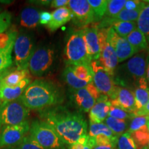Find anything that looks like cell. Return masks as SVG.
Here are the masks:
<instances>
[{"label": "cell", "mask_w": 149, "mask_h": 149, "mask_svg": "<svg viewBox=\"0 0 149 149\" xmlns=\"http://www.w3.org/2000/svg\"><path fill=\"white\" fill-rule=\"evenodd\" d=\"M40 116L55 129L65 144H73L87 135L86 121L79 112L56 106L40 111Z\"/></svg>", "instance_id": "1"}, {"label": "cell", "mask_w": 149, "mask_h": 149, "mask_svg": "<svg viewBox=\"0 0 149 149\" xmlns=\"http://www.w3.org/2000/svg\"><path fill=\"white\" fill-rule=\"evenodd\" d=\"M20 99L29 110L42 111L59 105L64 97L60 89L52 81L37 79L28 86Z\"/></svg>", "instance_id": "2"}, {"label": "cell", "mask_w": 149, "mask_h": 149, "mask_svg": "<svg viewBox=\"0 0 149 149\" xmlns=\"http://www.w3.org/2000/svg\"><path fill=\"white\" fill-rule=\"evenodd\" d=\"M148 58L145 53H138L119 66L113 76L115 85L132 91L138 87H148L146 81Z\"/></svg>", "instance_id": "3"}, {"label": "cell", "mask_w": 149, "mask_h": 149, "mask_svg": "<svg viewBox=\"0 0 149 149\" xmlns=\"http://www.w3.org/2000/svg\"><path fill=\"white\" fill-rule=\"evenodd\" d=\"M64 54L67 66L79 64L90 66L92 61L87 53L83 29L70 33L67 38Z\"/></svg>", "instance_id": "4"}, {"label": "cell", "mask_w": 149, "mask_h": 149, "mask_svg": "<svg viewBox=\"0 0 149 149\" xmlns=\"http://www.w3.org/2000/svg\"><path fill=\"white\" fill-rule=\"evenodd\" d=\"M29 135L44 149H64L65 144L55 129L42 120L31 123Z\"/></svg>", "instance_id": "5"}, {"label": "cell", "mask_w": 149, "mask_h": 149, "mask_svg": "<svg viewBox=\"0 0 149 149\" xmlns=\"http://www.w3.org/2000/svg\"><path fill=\"white\" fill-rule=\"evenodd\" d=\"M30 110L20 97L14 101L0 104V130L3 127L21 124L27 121Z\"/></svg>", "instance_id": "6"}, {"label": "cell", "mask_w": 149, "mask_h": 149, "mask_svg": "<svg viewBox=\"0 0 149 149\" xmlns=\"http://www.w3.org/2000/svg\"><path fill=\"white\" fill-rule=\"evenodd\" d=\"M35 51L32 37L26 33L18 35L14 44L15 64L17 69H29V61Z\"/></svg>", "instance_id": "7"}, {"label": "cell", "mask_w": 149, "mask_h": 149, "mask_svg": "<svg viewBox=\"0 0 149 149\" xmlns=\"http://www.w3.org/2000/svg\"><path fill=\"white\" fill-rule=\"evenodd\" d=\"M54 51L48 47L37 48L29 63L30 72L35 76H42L51 68L53 62Z\"/></svg>", "instance_id": "8"}, {"label": "cell", "mask_w": 149, "mask_h": 149, "mask_svg": "<svg viewBox=\"0 0 149 149\" xmlns=\"http://www.w3.org/2000/svg\"><path fill=\"white\" fill-rule=\"evenodd\" d=\"M91 66L93 72V84L101 94L111 99L117 86L113 77L104 69L97 60L92 61Z\"/></svg>", "instance_id": "9"}, {"label": "cell", "mask_w": 149, "mask_h": 149, "mask_svg": "<svg viewBox=\"0 0 149 149\" xmlns=\"http://www.w3.org/2000/svg\"><path fill=\"white\" fill-rule=\"evenodd\" d=\"M31 124L28 121L19 125L5 126L0 130V149L18 144L29 133Z\"/></svg>", "instance_id": "10"}, {"label": "cell", "mask_w": 149, "mask_h": 149, "mask_svg": "<svg viewBox=\"0 0 149 149\" xmlns=\"http://www.w3.org/2000/svg\"><path fill=\"white\" fill-rule=\"evenodd\" d=\"M68 8L72 14V22L79 28H86L95 22L94 13L86 0H70Z\"/></svg>", "instance_id": "11"}, {"label": "cell", "mask_w": 149, "mask_h": 149, "mask_svg": "<svg viewBox=\"0 0 149 149\" xmlns=\"http://www.w3.org/2000/svg\"><path fill=\"white\" fill-rule=\"evenodd\" d=\"M107 42L114 48L119 63L128 59L135 54V50L126 38L119 36L112 26L108 28Z\"/></svg>", "instance_id": "12"}, {"label": "cell", "mask_w": 149, "mask_h": 149, "mask_svg": "<svg viewBox=\"0 0 149 149\" xmlns=\"http://www.w3.org/2000/svg\"><path fill=\"white\" fill-rule=\"evenodd\" d=\"M110 100L112 106L120 108L131 115L136 111L135 95L133 91L130 89L117 86Z\"/></svg>", "instance_id": "13"}, {"label": "cell", "mask_w": 149, "mask_h": 149, "mask_svg": "<svg viewBox=\"0 0 149 149\" xmlns=\"http://www.w3.org/2000/svg\"><path fill=\"white\" fill-rule=\"evenodd\" d=\"M112 104L107 95H101L89 111L90 124L102 123L108 117Z\"/></svg>", "instance_id": "14"}, {"label": "cell", "mask_w": 149, "mask_h": 149, "mask_svg": "<svg viewBox=\"0 0 149 149\" xmlns=\"http://www.w3.org/2000/svg\"><path fill=\"white\" fill-rule=\"evenodd\" d=\"M97 29L96 25L83 29L87 53L91 61L98 60L102 53L99 44Z\"/></svg>", "instance_id": "15"}, {"label": "cell", "mask_w": 149, "mask_h": 149, "mask_svg": "<svg viewBox=\"0 0 149 149\" xmlns=\"http://www.w3.org/2000/svg\"><path fill=\"white\" fill-rule=\"evenodd\" d=\"M31 82L29 77L22 80L15 87H8L3 86L0 88V104L12 102L19 99Z\"/></svg>", "instance_id": "16"}, {"label": "cell", "mask_w": 149, "mask_h": 149, "mask_svg": "<svg viewBox=\"0 0 149 149\" xmlns=\"http://www.w3.org/2000/svg\"><path fill=\"white\" fill-rule=\"evenodd\" d=\"M97 61L111 76H114L115 70L119 63L118 58L114 48L108 42L102 51L100 59Z\"/></svg>", "instance_id": "17"}, {"label": "cell", "mask_w": 149, "mask_h": 149, "mask_svg": "<svg viewBox=\"0 0 149 149\" xmlns=\"http://www.w3.org/2000/svg\"><path fill=\"white\" fill-rule=\"evenodd\" d=\"M72 100L78 109L82 112H89L95 104L96 100L89 94L85 88L72 91Z\"/></svg>", "instance_id": "18"}, {"label": "cell", "mask_w": 149, "mask_h": 149, "mask_svg": "<svg viewBox=\"0 0 149 149\" xmlns=\"http://www.w3.org/2000/svg\"><path fill=\"white\" fill-rule=\"evenodd\" d=\"M51 22L46 25L47 29L51 32L57 31L65 24L72 19V14L69 8L66 7L57 8L51 13Z\"/></svg>", "instance_id": "19"}, {"label": "cell", "mask_w": 149, "mask_h": 149, "mask_svg": "<svg viewBox=\"0 0 149 149\" xmlns=\"http://www.w3.org/2000/svg\"><path fill=\"white\" fill-rule=\"evenodd\" d=\"M40 13L36 8H25L20 15V24L27 29H34L40 22Z\"/></svg>", "instance_id": "20"}, {"label": "cell", "mask_w": 149, "mask_h": 149, "mask_svg": "<svg viewBox=\"0 0 149 149\" xmlns=\"http://www.w3.org/2000/svg\"><path fill=\"white\" fill-rule=\"evenodd\" d=\"M126 40L135 50V53L144 51L148 48L146 37L138 29H135L126 37Z\"/></svg>", "instance_id": "21"}, {"label": "cell", "mask_w": 149, "mask_h": 149, "mask_svg": "<svg viewBox=\"0 0 149 149\" xmlns=\"http://www.w3.org/2000/svg\"><path fill=\"white\" fill-rule=\"evenodd\" d=\"M63 77L67 84L75 90L86 88V86L90 84L79 79L74 74L71 66H66L63 72Z\"/></svg>", "instance_id": "22"}, {"label": "cell", "mask_w": 149, "mask_h": 149, "mask_svg": "<svg viewBox=\"0 0 149 149\" xmlns=\"http://www.w3.org/2000/svg\"><path fill=\"white\" fill-rule=\"evenodd\" d=\"M29 74V69H17L12 72H9L3 79V86L8 87H15L22 80L26 78Z\"/></svg>", "instance_id": "23"}, {"label": "cell", "mask_w": 149, "mask_h": 149, "mask_svg": "<svg viewBox=\"0 0 149 149\" xmlns=\"http://www.w3.org/2000/svg\"><path fill=\"white\" fill-rule=\"evenodd\" d=\"M137 25L138 29L146 37L148 46H149V3L147 2L141 10L137 19Z\"/></svg>", "instance_id": "24"}, {"label": "cell", "mask_w": 149, "mask_h": 149, "mask_svg": "<svg viewBox=\"0 0 149 149\" xmlns=\"http://www.w3.org/2000/svg\"><path fill=\"white\" fill-rule=\"evenodd\" d=\"M98 135H104L111 139H117L116 135L112 132V130L104 123L99 124H90L88 136L91 137H96Z\"/></svg>", "instance_id": "25"}, {"label": "cell", "mask_w": 149, "mask_h": 149, "mask_svg": "<svg viewBox=\"0 0 149 149\" xmlns=\"http://www.w3.org/2000/svg\"><path fill=\"white\" fill-rule=\"evenodd\" d=\"M137 149H142L149 143V130L147 125L130 134Z\"/></svg>", "instance_id": "26"}, {"label": "cell", "mask_w": 149, "mask_h": 149, "mask_svg": "<svg viewBox=\"0 0 149 149\" xmlns=\"http://www.w3.org/2000/svg\"><path fill=\"white\" fill-rule=\"evenodd\" d=\"M95 15V22H100L105 15L107 10L108 1L107 0H88Z\"/></svg>", "instance_id": "27"}, {"label": "cell", "mask_w": 149, "mask_h": 149, "mask_svg": "<svg viewBox=\"0 0 149 149\" xmlns=\"http://www.w3.org/2000/svg\"><path fill=\"white\" fill-rule=\"evenodd\" d=\"M72 69L79 79L86 81L88 83H92L93 79V72L91 65L79 64L76 66H71Z\"/></svg>", "instance_id": "28"}, {"label": "cell", "mask_w": 149, "mask_h": 149, "mask_svg": "<svg viewBox=\"0 0 149 149\" xmlns=\"http://www.w3.org/2000/svg\"><path fill=\"white\" fill-rule=\"evenodd\" d=\"M105 124L117 137L122 135L128 128L126 120H117L109 116L105 120Z\"/></svg>", "instance_id": "29"}, {"label": "cell", "mask_w": 149, "mask_h": 149, "mask_svg": "<svg viewBox=\"0 0 149 149\" xmlns=\"http://www.w3.org/2000/svg\"><path fill=\"white\" fill-rule=\"evenodd\" d=\"M137 23L135 22H120L112 26L117 34L124 38H126L128 35L137 29Z\"/></svg>", "instance_id": "30"}, {"label": "cell", "mask_w": 149, "mask_h": 149, "mask_svg": "<svg viewBox=\"0 0 149 149\" xmlns=\"http://www.w3.org/2000/svg\"><path fill=\"white\" fill-rule=\"evenodd\" d=\"M135 95L136 111L143 109L149 101L148 87H138L133 91Z\"/></svg>", "instance_id": "31"}, {"label": "cell", "mask_w": 149, "mask_h": 149, "mask_svg": "<svg viewBox=\"0 0 149 149\" xmlns=\"http://www.w3.org/2000/svg\"><path fill=\"white\" fill-rule=\"evenodd\" d=\"M126 1V0H109L108 1L107 10L103 19H112L116 17L119 13L124 8Z\"/></svg>", "instance_id": "32"}, {"label": "cell", "mask_w": 149, "mask_h": 149, "mask_svg": "<svg viewBox=\"0 0 149 149\" xmlns=\"http://www.w3.org/2000/svg\"><path fill=\"white\" fill-rule=\"evenodd\" d=\"M13 48L14 46H10L0 52V74L8 69L9 67L12 65L13 59L11 53Z\"/></svg>", "instance_id": "33"}, {"label": "cell", "mask_w": 149, "mask_h": 149, "mask_svg": "<svg viewBox=\"0 0 149 149\" xmlns=\"http://www.w3.org/2000/svg\"><path fill=\"white\" fill-rule=\"evenodd\" d=\"M116 149H137L136 145L128 132L123 133L117 137Z\"/></svg>", "instance_id": "34"}, {"label": "cell", "mask_w": 149, "mask_h": 149, "mask_svg": "<svg viewBox=\"0 0 149 149\" xmlns=\"http://www.w3.org/2000/svg\"><path fill=\"white\" fill-rule=\"evenodd\" d=\"M95 145V138L87 135L80 138L77 142L70 145L68 149H93Z\"/></svg>", "instance_id": "35"}, {"label": "cell", "mask_w": 149, "mask_h": 149, "mask_svg": "<svg viewBox=\"0 0 149 149\" xmlns=\"http://www.w3.org/2000/svg\"><path fill=\"white\" fill-rule=\"evenodd\" d=\"M2 149H44L37 144L29 135H26L18 144Z\"/></svg>", "instance_id": "36"}, {"label": "cell", "mask_w": 149, "mask_h": 149, "mask_svg": "<svg viewBox=\"0 0 149 149\" xmlns=\"http://www.w3.org/2000/svg\"><path fill=\"white\" fill-rule=\"evenodd\" d=\"M149 120V116H139L135 117L132 118L130 122L129 128H128V133L131 134L133 132L137 131L141 128L147 125Z\"/></svg>", "instance_id": "37"}, {"label": "cell", "mask_w": 149, "mask_h": 149, "mask_svg": "<svg viewBox=\"0 0 149 149\" xmlns=\"http://www.w3.org/2000/svg\"><path fill=\"white\" fill-rule=\"evenodd\" d=\"M109 116L113 117L117 120H126L128 118H133L132 115L130 113H128L127 112L124 111V110L120 109V108L113 107L111 106V109H110Z\"/></svg>", "instance_id": "38"}, {"label": "cell", "mask_w": 149, "mask_h": 149, "mask_svg": "<svg viewBox=\"0 0 149 149\" xmlns=\"http://www.w3.org/2000/svg\"><path fill=\"white\" fill-rule=\"evenodd\" d=\"M11 17V14L8 11H3L0 13V34L4 33L10 26Z\"/></svg>", "instance_id": "39"}, {"label": "cell", "mask_w": 149, "mask_h": 149, "mask_svg": "<svg viewBox=\"0 0 149 149\" xmlns=\"http://www.w3.org/2000/svg\"><path fill=\"white\" fill-rule=\"evenodd\" d=\"M98 29V28H97ZM107 34L108 29H97V36L99 40V44H100V49L101 51L105 47L107 43Z\"/></svg>", "instance_id": "40"}, {"label": "cell", "mask_w": 149, "mask_h": 149, "mask_svg": "<svg viewBox=\"0 0 149 149\" xmlns=\"http://www.w3.org/2000/svg\"><path fill=\"white\" fill-rule=\"evenodd\" d=\"M145 1H137V0H128L126 1L124 8L128 10H136L139 7H141L143 4H144Z\"/></svg>", "instance_id": "41"}, {"label": "cell", "mask_w": 149, "mask_h": 149, "mask_svg": "<svg viewBox=\"0 0 149 149\" xmlns=\"http://www.w3.org/2000/svg\"><path fill=\"white\" fill-rule=\"evenodd\" d=\"M85 88L86 89L87 91L89 93V94H90L96 101L97 100H98L99 97L101 96L102 94L100 93V91L97 90V88L95 86V85L93 84V82L88 84L86 86Z\"/></svg>", "instance_id": "42"}, {"label": "cell", "mask_w": 149, "mask_h": 149, "mask_svg": "<svg viewBox=\"0 0 149 149\" xmlns=\"http://www.w3.org/2000/svg\"><path fill=\"white\" fill-rule=\"evenodd\" d=\"M52 18V15L49 12H44L40 13V23L43 25H47V24L51 22Z\"/></svg>", "instance_id": "43"}, {"label": "cell", "mask_w": 149, "mask_h": 149, "mask_svg": "<svg viewBox=\"0 0 149 149\" xmlns=\"http://www.w3.org/2000/svg\"><path fill=\"white\" fill-rule=\"evenodd\" d=\"M139 116H149V101L145 107L140 110L135 111L133 114H132V117H139Z\"/></svg>", "instance_id": "44"}, {"label": "cell", "mask_w": 149, "mask_h": 149, "mask_svg": "<svg viewBox=\"0 0 149 149\" xmlns=\"http://www.w3.org/2000/svg\"><path fill=\"white\" fill-rule=\"evenodd\" d=\"M68 3H69L68 0H54L51 1V7L57 8H63L68 6Z\"/></svg>", "instance_id": "45"}, {"label": "cell", "mask_w": 149, "mask_h": 149, "mask_svg": "<svg viewBox=\"0 0 149 149\" xmlns=\"http://www.w3.org/2000/svg\"><path fill=\"white\" fill-rule=\"evenodd\" d=\"M93 149H116L115 144H104V145H95Z\"/></svg>", "instance_id": "46"}, {"label": "cell", "mask_w": 149, "mask_h": 149, "mask_svg": "<svg viewBox=\"0 0 149 149\" xmlns=\"http://www.w3.org/2000/svg\"><path fill=\"white\" fill-rule=\"evenodd\" d=\"M8 72H9V70L7 69L6 70H5L4 72H2V73L0 74V88H1V87L3 86V79H4V77H6V74H8Z\"/></svg>", "instance_id": "47"}, {"label": "cell", "mask_w": 149, "mask_h": 149, "mask_svg": "<svg viewBox=\"0 0 149 149\" xmlns=\"http://www.w3.org/2000/svg\"><path fill=\"white\" fill-rule=\"evenodd\" d=\"M146 81L148 84V86L149 88V57L147 61V66H146Z\"/></svg>", "instance_id": "48"}, {"label": "cell", "mask_w": 149, "mask_h": 149, "mask_svg": "<svg viewBox=\"0 0 149 149\" xmlns=\"http://www.w3.org/2000/svg\"><path fill=\"white\" fill-rule=\"evenodd\" d=\"M147 127H148V130H149V120H148V123H147ZM148 145H149V143H148Z\"/></svg>", "instance_id": "49"}, {"label": "cell", "mask_w": 149, "mask_h": 149, "mask_svg": "<svg viewBox=\"0 0 149 149\" xmlns=\"http://www.w3.org/2000/svg\"><path fill=\"white\" fill-rule=\"evenodd\" d=\"M142 149H149V148H148V147H147V146H146V147H144V148H142Z\"/></svg>", "instance_id": "50"}, {"label": "cell", "mask_w": 149, "mask_h": 149, "mask_svg": "<svg viewBox=\"0 0 149 149\" xmlns=\"http://www.w3.org/2000/svg\"><path fill=\"white\" fill-rule=\"evenodd\" d=\"M146 1V2H147L148 3H149V1Z\"/></svg>", "instance_id": "51"}, {"label": "cell", "mask_w": 149, "mask_h": 149, "mask_svg": "<svg viewBox=\"0 0 149 149\" xmlns=\"http://www.w3.org/2000/svg\"><path fill=\"white\" fill-rule=\"evenodd\" d=\"M148 57H149V49H148Z\"/></svg>", "instance_id": "52"}, {"label": "cell", "mask_w": 149, "mask_h": 149, "mask_svg": "<svg viewBox=\"0 0 149 149\" xmlns=\"http://www.w3.org/2000/svg\"><path fill=\"white\" fill-rule=\"evenodd\" d=\"M0 12H1V8H0Z\"/></svg>", "instance_id": "53"}, {"label": "cell", "mask_w": 149, "mask_h": 149, "mask_svg": "<svg viewBox=\"0 0 149 149\" xmlns=\"http://www.w3.org/2000/svg\"><path fill=\"white\" fill-rule=\"evenodd\" d=\"M0 52H1V51H0Z\"/></svg>", "instance_id": "54"}, {"label": "cell", "mask_w": 149, "mask_h": 149, "mask_svg": "<svg viewBox=\"0 0 149 149\" xmlns=\"http://www.w3.org/2000/svg\"></svg>", "instance_id": "55"}]
</instances>
